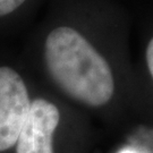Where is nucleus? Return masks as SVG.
<instances>
[{"instance_id":"3","label":"nucleus","mask_w":153,"mask_h":153,"mask_svg":"<svg viewBox=\"0 0 153 153\" xmlns=\"http://www.w3.org/2000/svg\"><path fill=\"white\" fill-rule=\"evenodd\" d=\"M59 121L56 104L45 99L33 100L15 144L16 153H55L53 135Z\"/></svg>"},{"instance_id":"5","label":"nucleus","mask_w":153,"mask_h":153,"mask_svg":"<svg viewBox=\"0 0 153 153\" xmlns=\"http://www.w3.org/2000/svg\"><path fill=\"white\" fill-rule=\"evenodd\" d=\"M145 57H146V64H148L149 71H150V74L153 78V38L151 39V41L148 44Z\"/></svg>"},{"instance_id":"4","label":"nucleus","mask_w":153,"mask_h":153,"mask_svg":"<svg viewBox=\"0 0 153 153\" xmlns=\"http://www.w3.org/2000/svg\"><path fill=\"white\" fill-rule=\"evenodd\" d=\"M25 0H0V16H5L16 10Z\"/></svg>"},{"instance_id":"1","label":"nucleus","mask_w":153,"mask_h":153,"mask_svg":"<svg viewBox=\"0 0 153 153\" xmlns=\"http://www.w3.org/2000/svg\"><path fill=\"white\" fill-rule=\"evenodd\" d=\"M44 61L56 85L79 103L102 107L115 93L109 64L74 28L60 26L49 33L44 43Z\"/></svg>"},{"instance_id":"2","label":"nucleus","mask_w":153,"mask_h":153,"mask_svg":"<svg viewBox=\"0 0 153 153\" xmlns=\"http://www.w3.org/2000/svg\"><path fill=\"white\" fill-rule=\"evenodd\" d=\"M31 102L22 76L11 67H0V152L15 146Z\"/></svg>"}]
</instances>
